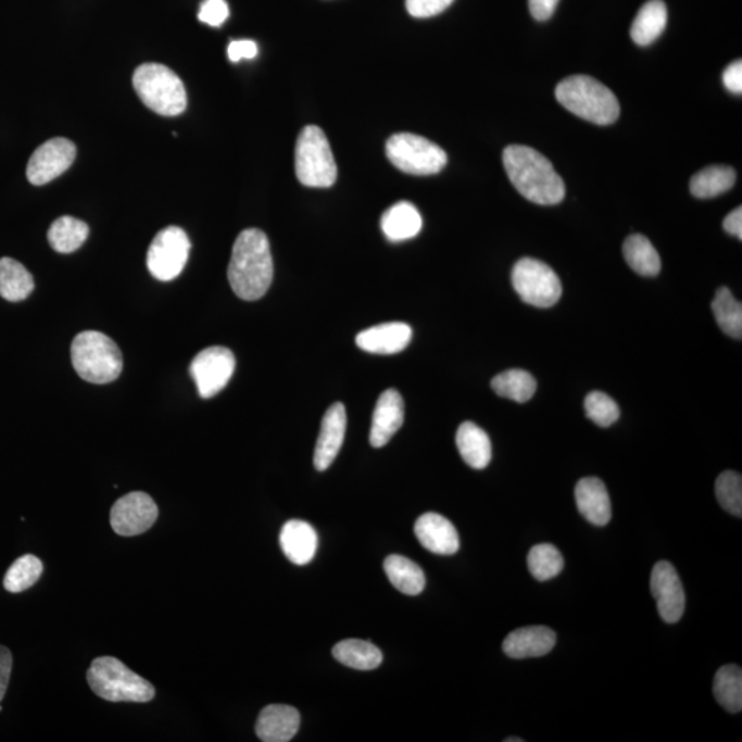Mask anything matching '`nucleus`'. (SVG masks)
<instances>
[{
	"instance_id": "nucleus-35",
	"label": "nucleus",
	"mask_w": 742,
	"mask_h": 742,
	"mask_svg": "<svg viewBox=\"0 0 742 742\" xmlns=\"http://www.w3.org/2000/svg\"><path fill=\"white\" fill-rule=\"evenodd\" d=\"M41 573H43V564L38 557L33 554L23 555V557L15 559L4 576V589L9 593H23L38 582Z\"/></svg>"
},
{
	"instance_id": "nucleus-45",
	"label": "nucleus",
	"mask_w": 742,
	"mask_h": 742,
	"mask_svg": "<svg viewBox=\"0 0 742 742\" xmlns=\"http://www.w3.org/2000/svg\"><path fill=\"white\" fill-rule=\"evenodd\" d=\"M725 231H728L730 236H734L741 240L742 238V207H735L733 212H730L724 221Z\"/></svg>"
},
{
	"instance_id": "nucleus-3",
	"label": "nucleus",
	"mask_w": 742,
	"mask_h": 742,
	"mask_svg": "<svg viewBox=\"0 0 742 742\" xmlns=\"http://www.w3.org/2000/svg\"><path fill=\"white\" fill-rule=\"evenodd\" d=\"M555 98L570 113L596 126H611L620 114L619 101L594 77L575 75L558 83Z\"/></svg>"
},
{
	"instance_id": "nucleus-40",
	"label": "nucleus",
	"mask_w": 742,
	"mask_h": 742,
	"mask_svg": "<svg viewBox=\"0 0 742 742\" xmlns=\"http://www.w3.org/2000/svg\"><path fill=\"white\" fill-rule=\"evenodd\" d=\"M453 2L454 0H406V8L415 18H429L443 13Z\"/></svg>"
},
{
	"instance_id": "nucleus-26",
	"label": "nucleus",
	"mask_w": 742,
	"mask_h": 742,
	"mask_svg": "<svg viewBox=\"0 0 742 742\" xmlns=\"http://www.w3.org/2000/svg\"><path fill=\"white\" fill-rule=\"evenodd\" d=\"M33 274L12 257L0 259V295L4 300L17 303L34 292Z\"/></svg>"
},
{
	"instance_id": "nucleus-37",
	"label": "nucleus",
	"mask_w": 742,
	"mask_h": 742,
	"mask_svg": "<svg viewBox=\"0 0 742 742\" xmlns=\"http://www.w3.org/2000/svg\"><path fill=\"white\" fill-rule=\"evenodd\" d=\"M716 498L720 506L730 515L742 516V477L733 470H726L715 485Z\"/></svg>"
},
{
	"instance_id": "nucleus-6",
	"label": "nucleus",
	"mask_w": 742,
	"mask_h": 742,
	"mask_svg": "<svg viewBox=\"0 0 742 742\" xmlns=\"http://www.w3.org/2000/svg\"><path fill=\"white\" fill-rule=\"evenodd\" d=\"M133 83L144 105L161 116H178L188 106L184 81L167 66L143 64L135 71Z\"/></svg>"
},
{
	"instance_id": "nucleus-18",
	"label": "nucleus",
	"mask_w": 742,
	"mask_h": 742,
	"mask_svg": "<svg viewBox=\"0 0 742 742\" xmlns=\"http://www.w3.org/2000/svg\"><path fill=\"white\" fill-rule=\"evenodd\" d=\"M419 543L429 552L440 555L455 554L460 550V536L448 518L438 513H425L414 526Z\"/></svg>"
},
{
	"instance_id": "nucleus-46",
	"label": "nucleus",
	"mask_w": 742,
	"mask_h": 742,
	"mask_svg": "<svg viewBox=\"0 0 742 742\" xmlns=\"http://www.w3.org/2000/svg\"><path fill=\"white\" fill-rule=\"evenodd\" d=\"M506 742H523L524 740L521 739H506Z\"/></svg>"
},
{
	"instance_id": "nucleus-44",
	"label": "nucleus",
	"mask_w": 742,
	"mask_h": 742,
	"mask_svg": "<svg viewBox=\"0 0 742 742\" xmlns=\"http://www.w3.org/2000/svg\"><path fill=\"white\" fill-rule=\"evenodd\" d=\"M558 2L559 0H528L532 17L538 21H546L552 17Z\"/></svg>"
},
{
	"instance_id": "nucleus-11",
	"label": "nucleus",
	"mask_w": 742,
	"mask_h": 742,
	"mask_svg": "<svg viewBox=\"0 0 742 742\" xmlns=\"http://www.w3.org/2000/svg\"><path fill=\"white\" fill-rule=\"evenodd\" d=\"M235 370L236 356L225 347L205 348L190 365V375L204 399L214 398L223 391Z\"/></svg>"
},
{
	"instance_id": "nucleus-27",
	"label": "nucleus",
	"mask_w": 742,
	"mask_h": 742,
	"mask_svg": "<svg viewBox=\"0 0 742 742\" xmlns=\"http://www.w3.org/2000/svg\"><path fill=\"white\" fill-rule=\"evenodd\" d=\"M383 569H386L389 582L403 594L418 595L423 593L427 584L424 570L419 568V565L403 555H389L383 563Z\"/></svg>"
},
{
	"instance_id": "nucleus-39",
	"label": "nucleus",
	"mask_w": 742,
	"mask_h": 742,
	"mask_svg": "<svg viewBox=\"0 0 742 742\" xmlns=\"http://www.w3.org/2000/svg\"><path fill=\"white\" fill-rule=\"evenodd\" d=\"M228 14L230 10L226 0H204L201 3L199 20L211 27H221L226 23Z\"/></svg>"
},
{
	"instance_id": "nucleus-14",
	"label": "nucleus",
	"mask_w": 742,
	"mask_h": 742,
	"mask_svg": "<svg viewBox=\"0 0 742 742\" xmlns=\"http://www.w3.org/2000/svg\"><path fill=\"white\" fill-rule=\"evenodd\" d=\"M651 590L657 602L658 615L666 622L681 620L684 612V591L676 567L661 562L652 570Z\"/></svg>"
},
{
	"instance_id": "nucleus-20",
	"label": "nucleus",
	"mask_w": 742,
	"mask_h": 742,
	"mask_svg": "<svg viewBox=\"0 0 742 742\" xmlns=\"http://www.w3.org/2000/svg\"><path fill=\"white\" fill-rule=\"evenodd\" d=\"M299 710L285 704H272L259 715L256 734L264 742H288L298 734Z\"/></svg>"
},
{
	"instance_id": "nucleus-5",
	"label": "nucleus",
	"mask_w": 742,
	"mask_h": 742,
	"mask_svg": "<svg viewBox=\"0 0 742 742\" xmlns=\"http://www.w3.org/2000/svg\"><path fill=\"white\" fill-rule=\"evenodd\" d=\"M72 365L83 380L109 383L123 370V355L116 342L101 331L87 330L75 337L71 347Z\"/></svg>"
},
{
	"instance_id": "nucleus-41",
	"label": "nucleus",
	"mask_w": 742,
	"mask_h": 742,
	"mask_svg": "<svg viewBox=\"0 0 742 742\" xmlns=\"http://www.w3.org/2000/svg\"><path fill=\"white\" fill-rule=\"evenodd\" d=\"M257 45L253 40H232L227 48V55L231 62L256 59Z\"/></svg>"
},
{
	"instance_id": "nucleus-31",
	"label": "nucleus",
	"mask_w": 742,
	"mask_h": 742,
	"mask_svg": "<svg viewBox=\"0 0 742 742\" xmlns=\"http://www.w3.org/2000/svg\"><path fill=\"white\" fill-rule=\"evenodd\" d=\"M90 228L87 223L72 216H62L49 228V242L59 253L77 251L86 242Z\"/></svg>"
},
{
	"instance_id": "nucleus-1",
	"label": "nucleus",
	"mask_w": 742,
	"mask_h": 742,
	"mask_svg": "<svg viewBox=\"0 0 742 742\" xmlns=\"http://www.w3.org/2000/svg\"><path fill=\"white\" fill-rule=\"evenodd\" d=\"M227 277L242 300H259L267 293L273 282L274 263L268 238L262 230L247 228L237 237Z\"/></svg>"
},
{
	"instance_id": "nucleus-29",
	"label": "nucleus",
	"mask_w": 742,
	"mask_h": 742,
	"mask_svg": "<svg viewBox=\"0 0 742 742\" xmlns=\"http://www.w3.org/2000/svg\"><path fill=\"white\" fill-rule=\"evenodd\" d=\"M735 178V171L728 165H713L690 179V191L697 199H714L733 188Z\"/></svg>"
},
{
	"instance_id": "nucleus-8",
	"label": "nucleus",
	"mask_w": 742,
	"mask_h": 742,
	"mask_svg": "<svg viewBox=\"0 0 742 742\" xmlns=\"http://www.w3.org/2000/svg\"><path fill=\"white\" fill-rule=\"evenodd\" d=\"M387 158L402 173L412 175L439 174L448 164V154L438 144L419 135H392L387 142Z\"/></svg>"
},
{
	"instance_id": "nucleus-10",
	"label": "nucleus",
	"mask_w": 742,
	"mask_h": 742,
	"mask_svg": "<svg viewBox=\"0 0 742 742\" xmlns=\"http://www.w3.org/2000/svg\"><path fill=\"white\" fill-rule=\"evenodd\" d=\"M190 248L185 230L176 226L165 227L149 247L147 264L150 274L159 281H174L189 261Z\"/></svg>"
},
{
	"instance_id": "nucleus-30",
	"label": "nucleus",
	"mask_w": 742,
	"mask_h": 742,
	"mask_svg": "<svg viewBox=\"0 0 742 742\" xmlns=\"http://www.w3.org/2000/svg\"><path fill=\"white\" fill-rule=\"evenodd\" d=\"M334 656L344 666L361 669V671H370L382 663L380 649L372 642L362 640H345L337 643L334 647Z\"/></svg>"
},
{
	"instance_id": "nucleus-43",
	"label": "nucleus",
	"mask_w": 742,
	"mask_h": 742,
	"mask_svg": "<svg viewBox=\"0 0 742 742\" xmlns=\"http://www.w3.org/2000/svg\"><path fill=\"white\" fill-rule=\"evenodd\" d=\"M12 667V652L7 646H0V703H2L4 694H7Z\"/></svg>"
},
{
	"instance_id": "nucleus-28",
	"label": "nucleus",
	"mask_w": 742,
	"mask_h": 742,
	"mask_svg": "<svg viewBox=\"0 0 742 742\" xmlns=\"http://www.w3.org/2000/svg\"><path fill=\"white\" fill-rule=\"evenodd\" d=\"M627 264L642 277H656L662 269L661 256L645 236L632 235L622 246Z\"/></svg>"
},
{
	"instance_id": "nucleus-23",
	"label": "nucleus",
	"mask_w": 742,
	"mask_h": 742,
	"mask_svg": "<svg viewBox=\"0 0 742 742\" xmlns=\"http://www.w3.org/2000/svg\"><path fill=\"white\" fill-rule=\"evenodd\" d=\"M422 228L423 217L412 202H398L388 207L381 217V230L392 242L412 240Z\"/></svg>"
},
{
	"instance_id": "nucleus-22",
	"label": "nucleus",
	"mask_w": 742,
	"mask_h": 742,
	"mask_svg": "<svg viewBox=\"0 0 742 742\" xmlns=\"http://www.w3.org/2000/svg\"><path fill=\"white\" fill-rule=\"evenodd\" d=\"M279 543L290 563L305 565L313 562L315 557L318 536L309 523L290 520L282 527Z\"/></svg>"
},
{
	"instance_id": "nucleus-21",
	"label": "nucleus",
	"mask_w": 742,
	"mask_h": 742,
	"mask_svg": "<svg viewBox=\"0 0 742 742\" xmlns=\"http://www.w3.org/2000/svg\"><path fill=\"white\" fill-rule=\"evenodd\" d=\"M576 505L580 515L596 527L611 521L612 505L606 487L599 477H584L575 489Z\"/></svg>"
},
{
	"instance_id": "nucleus-36",
	"label": "nucleus",
	"mask_w": 742,
	"mask_h": 742,
	"mask_svg": "<svg viewBox=\"0 0 742 742\" xmlns=\"http://www.w3.org/2000/svg\"><path fill=\"white\" fill-rule=\"evenodd\" d=\"M527 564L529 573L539 582H546V580L555 578L562 574L564 568V558L558 549L553 544L542 543L537 544L528 554Z\"/></svg>"
},
{
	"instance_id": "nucleus-47",
	"label": "nucleus",
	"mask_w": 742,
	"mask_h": 742,
	"mask_svg": "<svg viewBox=\"0 0 742 742\" xmlns=\"http://www.w3.org/2000/svg\"><path fill=\"white\" fill-rule=\"evenodd\" d=\"M0 713H2V707H0Z\"/></svg>"
},
{
	"instance_id": "nucleus-42",
	"label": "nucleus",
	"mask_w": 742,
	"mask_h": 742,
	"mask_svg": "<svg viewBox=\"0 0 742 742\" xmlns=\"http://www.w3.org/2000/svg\"><path fill=\"white\" fill-rule=\"evenodd\" d=\"M724 85L733 95L742 92V62L734 61L724 72Z\"/></svg>"
},
{
	"instance_id": "nucleus-15",
	"label": "nucleus",
	"mask_w": 742,
	"mask_h": 742,
	"mask_svg": "<svg viewBox=\"0 0 742 742\" xmlns=\"http://www.w3.org/2000/svg\"><path fill=\"white\" fill-rule=\"evenodd\" d=\"M347 412L344 404L335 403L322 419L318 442L315 445L314 465L316 470L330 468L344 443Z\"/></svg>"
},
{
	"instance_id": "nucleus-19",
	"label": "nucleus",
	"mask_w": 742,
	"mask_h": 742,
	"mask_svg": "<svg viewBox=\"0 0 742 742\" xmlns=\"http://www.w3.org/2000/svg\"><path fill=\"white\" fill-rule=\"evenodd\" d=\"M557 636L549 627H523L511 632L503 641V652L512 658L542 657L553 651Z\"/></svg>"
},
{
	"instance_id": "nucleus-7",
	"label": "nucleus",
	"mask_w": 742,
	"mask_h": 742,
	"mask_svg": "<svg viewBox=\"0 0 742 742\" xmlns=\"http://www.w3.org/2000/svg\"><path fill=\"white\" fill-rule=\"evenodd\" d=\"M295 175L307 188H330L337 179V165L330 143L319 127L303 128L295 143Z\"/></svg>"
},
{
	"instance_id": "nucleus-9",
	"label": "nucleus",
	"mask_w": 742,
	"mask_h": 742,
	"mask_svg": "<svg viewBox=\"0 0 742 742\" xmlns=\"http://www.w3.org/2000/svg\"><path fill=\"white\" fill-rule=\"evenodd\" d=\"M512 284L524 303L538 309L553 307L563 294L558 275L546 263L524 257L513 267Z\"/></svg>"
},
{
	"instance_id": "nucleus-16",
	"label": "nucleus",
	"mask_w": 742,
	"mask_h": 742,
	"mask_svg": "<svg viewBox=\"0 0 742 742\" xmlns=\"http://www.w3.org/2000/svg\"><path fill=\"white\" fill-rule=\"evenodd\" d=\"M404 423V402L397 389H387L378 398L375 413H373L370 444L381 449L388 444L393 435Z\"/></svg>"
},
{
	"instance_id": "nucleus-4",
	"label": "nucleus",
	"mask_w": 742,
	"mask_h": 742,
	"mask_svg": "<svg viewBox=\"0 0 742 742\" xmlns=\"http://www.w3.org/2000/svg\"><path fill=\"white\" fill-rule=\"evenodd\" d=\"M87 682L98 697L112 703H148L154 699L152 683L116 657H98L87 671Z\"/></svg>"
},
{
	"instance_id": "nucleus-24",
	"label": "nucleus",
	"mask_w": 742,
	"mask_h": 742,
	"mask_svg": "<svg viewBox=\"0 0 742 742\" xmlns=\"http://www.w3.org/2000/svg\"><path fill=\"white\" fill-rule=\"evenodd\" d=\"M456 448L462 460L470 468L481 470L489 466L492 458V445L489 435L474 423L461 424L456 432Z\"/></svg>"
},
{
	"instance_id": "nucleus-25",
	"label": "nucleus",
	"mask_w": 742,
	"mask_h": 742,
	"mask_svg": "<svg viewBox=\"0 0 742 742\" xmlns=\"http://www.w3.org/2000/svg\"><path fill=\"white\" fill-rule=\"evenodd\" d=\"M668 12L663 0H649L638 12L631 25L632 40L640 46L652 45L667 27Z\"/></svg>"
},
{
	"instance_id": "nucleus-2",
	"label": "nucleus",
	"mask_w": 742,
	"mask_h": 742,
	"mask_svg": "<svg viewBox=\"0 0 742 742\" xmlns=\"http://www.w3.org/2000/svg\"><path fill=\"white\" fill-rule=\"evenodd\" d=\"M503 165L518 193L539 205H557L564 200L565 185L553 164L538 150L512 144L503 152Z\"/></svg>"
},
{
	"instance_id": "nucleus-38",
	"label": "nucleus",
	"mask_w": 742,
	"mask_h": 742,
	"mask_svg": "<svg viewBox=\"0 0 742 742\" xmlns=\"http://www.w3.org/2000/svg\"><path fill=\"white\" fill-rule=\"evenodd\" d=\"M586 415L601 428H609L620 417L617 403L604 392H591L584 401Z\"/></svg>"
},
{
	"instance_id": "nucleus-33",
	"label": "nucleus",
	"mask_w": 742,
	"mask_h": 742,
	"mask_svg": "<svg viewBox=\"0 0 742 742\" xmlns=\"http://www.w3.org/2000/svg\"><path fill=\"white\" fill-rule=\"evenodd\" d=\"M714 695L718 703L731 714L742 709V671L739 666L729 664L719 668L714 679Z\"/></svg>"
},
{
	"instance_id": "nucleus-17",
	"label": "nucleus",
	"mask_w": 742,
	"mask_h": 742,
	"mask_svg": "<svg viewBox=\"0 0 742 742\" xmlns=\"http://www.w3.org/2000/svg\"><path fill=\"white\" fill-rule=\"evenodd\" d=\"M413 330L403 322H388L373 326L356 336L361 350L376 355H393L406 350L412 341Z\"/></svg>"
},
{
	"instance_id": "nucleus-13",
	"label": "nucleus",
	"mask_w": 742,
	"mask_h": 742,
	"mask_svg": "<svg viewBox=\"0 0 742 742\" xmlns=\"http://www.w3.org/2000/svg\"><path fill=\"white\" fill-rule=\"evenodd\" d=\"M75 159L76 147L70 139H50L30 155L27 178L35 186L49 184L64 174L74 164Z\"/></svg>"
},
{
	"instance_id": "nucleus-34",
	"label": "nucleus",
	"mask_w": 742,
	"mask_h": 742,
	"mask_svg": "<svg viewBox=\"0 0 742 742\" xmlns=\"http://www.w3.org/2000/svg\"><path fill=\"white\" fill-rule=\"evenodd\" d=\"M713 311L719 328L733 339L742 337V305L729 288H720L713 301Z\"/></svg>"
},
{
	"instance_id": "nucleus-32",
	"label": "nucleus",
	"mask_w": 742,
	"mask_h": 742,
	"mask_svg": "<svg viewBox=\"0 0 742 742\" xmlns=\"http://www.w3.org/2000/svg\"><path fill=\"white\" fill-rule=\"evenodd\" d=\"M491 387L498 397L511 399L517 403H526L536 395L537 380L531 373L512 368L492 378Z\"/></svg>"
},
{
	"instance_id": "nucleus-12",
	"label": "nucleus",
	"mask_w": 742,
	"mask_h": 742,
	"mask_svg": "<svg viewBox=\"0 0 742 742\" xmlns=\"http://www.w3.org/2000/svg\"><path fill=\"white\" fill-rule=\"evenodd\" d=\"M159 507L153 498L144 492H129L116 501L111 512L113 531L122 537L141 536L153 527Z\"/></svg>"
}]
</instances>
